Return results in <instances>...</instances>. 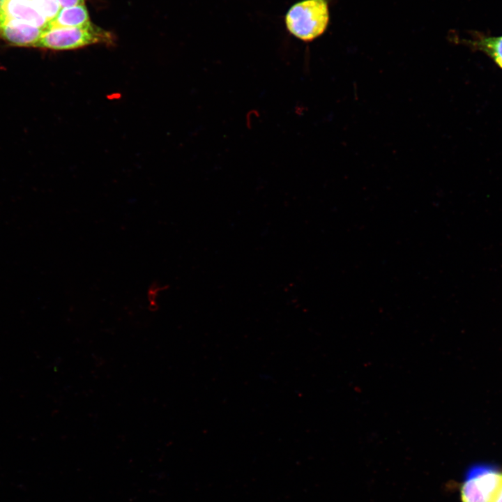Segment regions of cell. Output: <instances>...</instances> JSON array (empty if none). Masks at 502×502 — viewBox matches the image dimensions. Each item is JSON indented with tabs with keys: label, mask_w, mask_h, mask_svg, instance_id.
Listing matches in <instances>:
<instances>
[{
	"label": "cell",
	"mask_w": 502,
	"mask_h": 502,
	"mask_svg": "<svg viewBox=\"0 0 502 502\" xmlns=\"http://www.w3.org/2000/svg\"><path fill=\"white\" fill-rule=\"evenodd\" d=\"M502 483V470L489 464L473 465L460 489L462 502H493Z\"/></svg>",
	"instance_id": "3957f363"
},
{
	"label": "cell",
	"mask_w": 502,
	"mask_h": 502,
	"mask_svg": "<svg viewBox=\"0 0 502 502\" xmlns=\"http://www.w3.org/2000/svg\"><path fill=\"white\" fill-rule=\"evenodd\" d=\"M43 31L25 21L0 18V38L13 46L36 47Z\"/></svg>",
	"instance_id": "277c9868"
},
{
	"label": "cell",
	"mask_w": 502,
	"mask_h": 502,
	"mask_svg": "<svg viewBox=\"0 0 502 502\" xmlns=\"http://www.w3.org/2000/svg\"><path fill=\"white\" fill-rule=\"evenodd\" d=\"M0 18L20 20L43 30L50 24L31 0H0Z\"/></svg>",
	"instance_id": "5b68a950"
},
{
	"label": "cell",
	"mask_w": 502,
	"mask_h": 502,
	"mask_svg": "<svg viewBox=\"0 0 502 502\" xmlns=\"http://www.w3.org/2000/svg\"><path fill=\"white\" fill-rule=\"evenodd\" d=\"M61 8L84 5L85 0H58Z\"/></svg>",
	"instance_id": "9c48e42d"
},
{
	"label": "cell",
	"mask_w": 502,
	"mask_h": 502,
	"mask_svg": "<svg viewBox=\"0 0 502 502\" xmlns=\"http://www.w3.org/2000/svg\"><path fill=\"white\" fill-rule=\"evenodd\" d=\"M329 20L326 0H303L292 6L285 17L288 31L297 38L312 41L326 30Z\"/></svg>",
	"instance_id": "6da1fadb"
},
{
	"label": "cell",
	"mask_w": 502,
	"mask_h": 502,
	"mask_svg": "<svg viewBox=\"0 0 502 502\" xmlns=\"http://www.w3.org/2000/svg\"><path fill=\"white\" fill-rule=\"evenodd\" d=\"M493 502H502V483L496 492Z\"/></svg>",
	"instance_id": "30bf717a"
},
{
	"label": "cell",
	"mask_w": 502,
	"mask_h": 502,
	"mask_svg": "<svg viewBox=\"0 0 502 502\" xmlns=\"http://www.w3.org/2000/svg\"><path fill=\"white\" fill-rule=\"evenodd\" d=\"M91 23L85 5L61 8L56 17L50 22L49 26L78 27Z\"/></svg>",
	"instance_id": "52a82bcc"
},
{
	"label": "cell",
	"mask_w": 502,
	"mask_h": 502,
	"mask_svg": "<svg viewBox=\"0 0 502 502\" xmlns=\"http://www.w3.org/2000/svg\"><path fill=\"white\" fill-rule=\"evenodd\" d=\"M112 34L93 24L85 26H49L44 30L36 47L51 50H70L113 41Z\"/></svg>",
	"instance_id": "7a4b0ae2"
},
{
	"label": "cell",
	"mask_w": 502,
	"mask_h": 502,
	"mask_svg": "<svg viewBox=\"0 0 502 502\" xmlns=\"http://www.w3.org/2000/svg\"><path fill=\"white\" fill-rule=\"evenodd\" d=\"M462 43L473 51L485 54L502 70V36L473 31L469 38L462 39Z\"/></svg>",
	"instance_id": "8992f818"
},
{
	"label": "cell",
	"mask_w": 502,
	"mask_h": 502,
	"mask_svg": "<svg viewBox=\"0 0 502 502\" xmlns=\"http://www.w3.org/2000/svg\"><path fill=\"white\" fill-rule=\"evenodd\" d=\"M35 7L49 22L52 21L58 15L61 7L58 0H31Z\"/></svg>",
	"instance_id": "ba28073f"
}]
</instances>
